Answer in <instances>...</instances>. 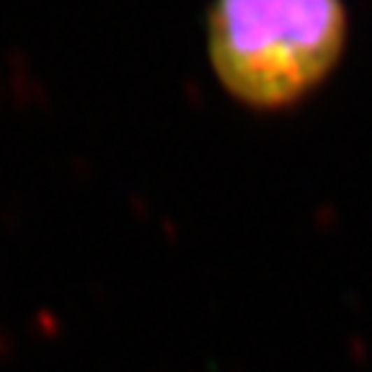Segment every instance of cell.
<instances>
[{
	"instance_id": "cell-1",
	"label": "cell",
	"mask_w": 372,
	"mask_h": 372,
	"mask_svg": "<svg viewBox=\"0 0 372 372\" xmlns=\"http://www.w3.org/2000/svg\"><path fill=\"white\" fill-rule=\"evenodd\" d=\"M344 0H212L207 52L243 106L287 109L326 83L344 55Z\"/></svg>"
}]
</instances>
